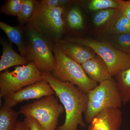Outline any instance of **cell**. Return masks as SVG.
Instances as JSON below:
<instances>
[{"label":"cell","mask_w":130,"mask_h":130,"mask_svg":"<svg viewBox=\"0 0 130 130\" xmlns=\"http://www.w3.org/2000/svg\"><path fill=\"white\" fill-rule=\"evenodd\" d=\"M42 75L54 91L66 112L64 124L56 130H78V126L85 128L83 115L87 108V94L72 84L56 79L51 73L42 72Z\"/></svg>","instance_id":"obj_1"},{"label":"cell","mask_w":130,"mask_h":130,"mask_svg":"<svg viewBox=\"0 0 130 130\" xmlns=\"http://www.w3.org/2000/svg\"><path fill=\"white\" fill-rule=\"evenodd\" d=\"M26 41V58L41 72L52 73L56 65L53 42L29 24L23 26Z\"/></svg>","instance_id":"obj_2"},{"label":"cell","mask_w":130,"mask_h":130,"mask_svg":"<svg viewBox=\"0 0 130 130\" xmlns=\"http://www.w3.org/2000/svg\"><path fill=\"white\" fill-rule=\"evenodd\" d=\"M56 65L51 74L59 81L74 85L87 94L98 83L91 79L80 64L68 58L53 43Z\"/></svg>","instance_id":"obj_3"},{"label":"cell","mask_w":130,"mask_h":130,"mask_svg":"<svg viewBox=\"0 0 130 130\" xmlns=\"http://www.w3.org/2000/svg\"><path fill=\"white\" fill-rule=\"evenodd\" d=\"M85 121L90 123L102 111L111 108H120L123 105L121 94L115 79L112 78L100 83L87 93Z\"/></svg>","instance_id":"obj_4"},{"label":"cell","mask_w":130,"mask_h":130,"mask_svg":"<svg viewBox=\"0 0 130 130\" xmlns=\"http://www.w3.org/2000/svg\"><path fill=\"white\" fill-rule=\"evenodd\" d=\"M64 40L92 49L104 61L112 76L130 68V55L123 53L111 43L76 37H67Z\"/></svg>","instance_id":"obj_5"},{"label":"cell","mask_w":130,"mask_h":130,"mask_svg":"<svg viewBox=\"0 0 130 130\" xmlns=\"http://www.w3.org/2000/svg\"><path fill=\"white\" fill-rule=\"evenodd\" d=\"M64 111L57 98L51 95L22 106L18 112L34 118L45 130H56L59 118Z\"/></svg>","instance_id":"obj_6"},{"label":"cell","mask_w":130,"mask_h":130,"mask_svg":"<svg viewBox=\"0 0 130 130\" xmlns=\"http://www.w3.org/2000/svg\"><path fill=\"white\" fill-rule=\"evenodd\" d=\"M65 9L58 7H50L38 1L36 13L28 24L34 26L53 42L62 39L65 32L63 14Z\"/></svg>","instance_id":"obj_7"},{"label":"cell","mask_w":130,"mask_h":130,"mask_svg":"<svg viewBox=\"0 0 130 130\" xmlns=\"http://www.w3.org/2000/svg\"><path fill=\"white\" fill-rule=\"evenodd\" d=\"M42 73L32 61L16 67L12 71L5 70L0 74V98L43 80Z\"/></svg>","instance_id":"obj_8"},{"label":"cell","mask_w":130,"mask_h":130,"mask_svg":"<svg viewBox=\"0 0 130 130\" xmlns=\"http://www.w3.org/2000/svg\"><path fill=\"white\" fill-rule=\"evenodd\" d=\"M55 93L49 84L45 80L30 85L15 93L3 97V104L13 107L20 103L31 99H40Z\"/></svg>","instance_id":"obj_9"},{"label":"cell","mask_w":130,"mask_h":130,"mask_svg":"<svg viewBox=\"0 0 130 130\" xmlns=\"http://www.w3.org/2000/svg\"><path fill=\"white\" fill-rule=\"evenodd\" d=\"M122 123L120 108L105 109L98 114L90 124L94 130H119Z\"/></svg>","instance_id":"obj_10"},{"label":"cell","mask_w":130,"mask_h":130,"mask_svg":"<svg viewBox=\"0 0 130 130\" xmlns=\"http://www.w3.org/2000/svg\"><path fill=\"white\" fill-rule=\"evenodd\" d=\"M54 43L68 58L81 65L97 55L89 48L64 39L58 40Z\"/></svg>","instance_id":"obj_11"},{"label":"cell","mask_w":130,"mask_h":130,"mask_svg":"<svg viewBox=\"0 0 130 130\" xmlns=\"http://www.w3.org/2000/svg\"><path fill=\"white\" fill-rule=\"evenodd\" d=\"M81 65L88 76L98 83L112 78L107 65L98 55Z\"/></svg>","instance_id":"obj_12"},{"label":"cell","mask_w":130,"mask_h":130,"mask_svg":"<svg viewBox=\"0 0 130 130\" xmlns=\"http://www.w3.org/2000/svg\"><path fill=\"white\" fill-rule=\"evenodd\" d=\"M0 42L3 50L0 60L1 72L12 67L27 65L30 62L27 58L16 53L7 40L1 38Z\"/></svg>","instance_id":"obj_13"},{"label":"cell","mask_w":130,"mask_h":130,"mask_svg":"<svg viewBox=\"0 0 130 130\" xmlns=\"http://www.w3.org/2000/svg\"><path fill=\"white\" fill-rule=\"evenodd\" d=\"M0 28L7 36L9 41L17 46L20 54L26 58V41L23 26H13L1 21Z\"/></svg>","instance_id":"obj_14"},{"label":"cell","mask_w":130,"mask_h":130,"mask_svg":"<svg viewBox=\"0 0 130 130\" xmlns=\"http://www.w3.org/2000/svg\"><path fill=\"white\" fill-rule=\"evenodd\" d=\"M70 7L65 9L63 14L65 27L67 26L71 30H82L84 28V21L81 9L77 5L70 6Z\"/></svg>","instance_id":"obj_15"},{"label":"cell","mask_w":130,"mask_h":130,"mask_svg":"<svg viewBox=\"0 0 130 130\" xmlns=\"http://www.w3.org/2000/svg\"><path fill=\"white\" fill-rule=\"evenodd\" d=\"M38 5V1L23 0L20 12L17 17L20 25L24 26L32 21L36 13Z\"/></svg>","instance_id":"obj_16"},{"label":"cell","mask_w":130,"mask_h":130,"mask_svg":"<svg viewBox=\"0 0 130 130\" xmlns=\"http://www.w3.org/2000/svg\"><path fill=\"white\" fill-rule=\"evenodd\" d=\"M108 30L112 35L130 32V21L123 14L121 9L108 24Z\"/></svg>","instance_id":"obj_17"},{"label":"cell","mask_w":130,"mask_h":130,"mask_svg":"<svg viewBox=\"0 0 130 130\" xmlns=\"http://www.w3.org/2000/svg\"><path fill=\"white\" fill-rule=\"evenodd\" d=\"M19 115L12 107L3 104L0 109V130H13Z\"/></svg>","instance_id":"obj_18"},{"label":"cell","mask_w":130,"mask_h":130,"mask_svg":"<svg viewBox=\"0 0 130 130\" xmlns=\"http://www.w3.org/2000/svg\"><path fill=\"white\" fill-rule=\"evenodd\" d=\"M115 77L123 104L130 103V68L119 73Z\"/></svg>","instance_id":"obj_19"},{"label":"cell","mask_w":130,"mask_h":130,"mask_svg":"<svg viewBox=\"0 0 130 130\" xmlns=\"http://www.w3.org/2000/svg\"><path fill=\"white\" fill-rule=\"evenodd\" d=\"M122 3V0H92L88 4V8L93 11L108 9L120 10Z\"/></svg>","instance_id":"obj_20"},{"label":"cell","mask_w":130,"mask_h":130,"mask_svg":"<svg viewBox=\"0 0 130 130\" xmlns=\"http://www.w3.org/2000/svg\"><path fill=\"white\" fill-rule=\"evenodd\" d=\"M111 42L115 47L130 55V32L112 35Z\"/></svg>","instance_id":"obj_21"},{"label":"cell","mask_w":130,"mask_h":130,"mask_svg":"<svg viewBox=\"0 0 130 130\" xmlns=\"http://www.w3.org/2000/svg\"><path fill=\"white\" fill-rule=\"evenodd\" d=\"M120 10L108 9L99 11L94 17L93 21L95 26H101L110 22L115 17Z\"/></svg>","instance_id":"obj_22"},{"label":"cell","mask_w":130,"mask_h":130,"mask_svg":"<svg viewBox=\"0 0 130 130\" xmlns=\"http://www.w3.org/2000/svg\"><path fill=\"white\" fill-rule=\"evenodd\" d=\"M23 0H8L1 8V12L7 15L18 17Z\"/></svg>","instance_id":"obj_23"},{"label":"cell","mask_w":130,"mask_h":130,"mask_svg":"<svg viewBox=\"0 0 130 130\" xmlns=\"http://www.w3.org/2000/svg\"><path fill=\"white\" fill-rule=\"evenodd\" d=\"M24 121L30 130H45L37 120L32 117H25Z\"/></svg>","instance_id":"obj_24"},{"label":"cell","mask_w":130,"mask_h":130,"mask_svg":"<svg viewBox=\"0 0 130 130\" xmlns=\"http://www.w3.org/2000/svg\"><path fill=\"white\" fill-rule=\"evenodd\" d=\"M121 10L123 14L130 21V0L123 1Z\"/></svg>","instance_id":"obj_25"},{"label":"cell","mask_w":130,"mask_h":130,"mask_svg":"<svg viewBox=\"0 0 130 130\" xmlns=\"http://www.w3.org/2000/svg\"><path fill=\"white\" fill-rule=\"evenodd\" d=\"M42 2L50 7H56L59 6V0H41Z\"/></svg>","instance_id":"obj_26"},{"label":"cell","mask_w":130,"mask_h":130,"mask_svg":"<svg viewBox=\"0 0 130 130\" xmlns=\"http://www.w3.org/2000/svg\"><path fill=\"white\" fill-rule=\"evenodd\" d=\"M13 130H30L24 121H18Z\"/></svg>","instance_id":"obj_27"},{"label":"cell","mask_w":130,"mask_h":130,"mask_svg":"<svg viewBox=\"0 0 130 130\" xmlns=\"http://www.w3.org/2000/svg\"><path fill=\"white\" fill-rule=\"evenodd\" d=\"M74 2V1L69 0H59V6L66 9L72 5Z\"/></svg>","instance_id":"obj_28"},{"label":"cell","mask_w":130,"mask_h":130,"mask_svg":"<svg viewBox=\"0 0 130 130\" xmlns=\"http://www.w3.org/2000/svg\"><path fill=\"white\" fill-rule=\"evenodd\" d=\"M88 130H94L93 128H92V126H91L90 124V125L88 127Z\"/></svg>","instance_id":"obj_29"}]
</instances>
